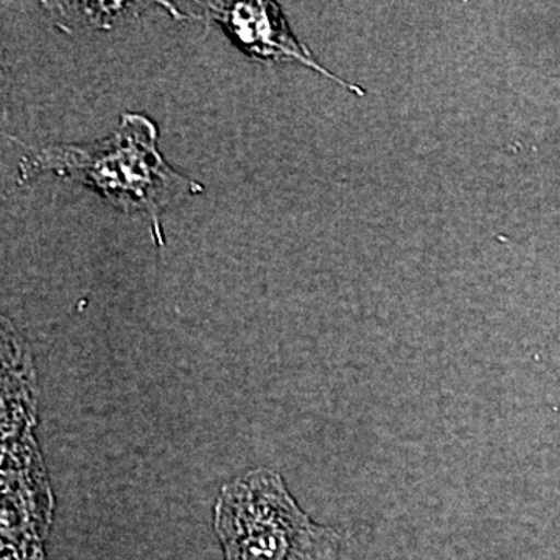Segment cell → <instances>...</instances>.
Wrapping results in <instances>:
<instances>
[{"label": "cell", "mask_w": 560, "mask_h": 560, "mask_svg": "<svg viewBox=\"0 0 560 560\" xmlns=\"http://www.w3.org/2000/svg\"><path fill=\"white\" fill-rule=\"evenodd\" d=\"M18 183L54 173L101 194L125 213H145L158 246L165 245L162 213L205 186L176 172L158 150V128L147 116L121 114L117 131L88 143L27 147Z\"/></svg>", "instance_id": "6da1fadb"}, {"label": "cell", "mask_w": 560, "mask_h": 560, "mask_svg": "<svg viewBox=\"0 0 560 560\" xmlns=\"http://www.w3.org/2000/svg\"><path fill=\"white\" fill-rule=\"evenodd\" d=\"M217 536L226 560H338L342 536L308 518L276 471H248L221 488Z\"/></svg>", "instance_id": "7a4b0ae2"}, {"label": "cell", "mask_w": 560, "mask_h": 560, "mask_svg": "<svg viewBox=\"0 0 560 560\" xmlns=\"http://www.w3.org/2000/svg\"><path fill=\"white\" fill-rule=\"evenodd\" d=\"M208 10L210 20L219 22L228 36L249 57L301 62L357 95H363L359 86L346 83L313 58L307 47L302 46L291 33L278 3L213 2L208 3Z\"/></svg>", "instance_id": "3957f363"}]
</instances>
